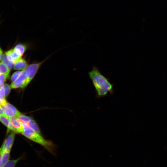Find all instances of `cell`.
<instances>
[{
	"label": "cell",
	"instance_id": "cell-1",
	"mask_svg": "<svg viewBox=\"0 0 167 167\" xmlns=\"http://www.w3.org/2000/svg\"><path fill=\"white\" fill-rule=\"evenodd\" d=\"M88 75L94 87L96 98L99 99L106 96L109 94H113V84L96 66H93Z\"/></svg>",
	"mask_w": 167,
	"mask_h": 167
},
{
	"label": "cell",
	"instance_id": "cell-2",
	"mask_svg": "<svg viewBox=\"0 0 167 167\" xmlns=\"http://www.w3.org/2000/svg\"><path fill=\"white\" fill-rule=\"evenodd\" d=\"M24 131L21 134L26 138L44 147L49 152L55 155V146L50 141L45 139L27 124L22 123Z\"/></svg>",
	"mask_w": 167,
	"mask_h": 167
},
{
	"label": "cell",
	"instance_id": "cell-3",
	"mask_svg": "<svg viewBox=\"0 0 167 167\" xmlns=\"http://www.w3.org/2000/svg\"><path fill=\"white\" fill-rule=\"evenodd\" d=\"M43 62V61L30 64L27 66L24 69L27 74V79L25 84V87L33 78Z\"/></svg>",
	"mask_w": 167,
	"mask_h": 167
},
{
	"label": "cell",
	"instance_id": "cell-4",
	"mask_svg": "<svg viewBox=\"0 0 167 167\" xmlns=\"http://www.w3.org/2000/svg\"><path fill=\"white\" fill-rule=\"evenodd\" d=\"M0 106L3 114L8 118L14 117H17L21 114L15 107L7 102Z\"/></svg>",
	"mask_w": 167,
	"mask_h": 167
},
{
	"label": "cell",
	"instance_id": "cell-5",
	"mask_svg": "<svg viewBox=\"0 0 167 167\" xmlns=\"http://www.w3.org/2000/svg\"><path fill=\"white\" fill-rule=\"evenodd\" d=\"M26 79V73L24 70L22 71L21 74L18 78L15 81L11 83L10 85L11 88L15 89L18 88H25Z\"/></svg>",
	"mask_w": 167,
	"mask_h": 167
},
{
	"label": "cell",
	"instance_id": "cell-6",
	"mask_svg": "<svg viewBox=\"0 0 167 167\" xmlns=\"http://www.w3.org/2000/svg\"><path fill=\"white\" fill-rule=\"evenodd\" d=\"M15 137V134L14 133H11L9 135L0 148L2 151H7L11 152Z\"/></svg>",
	"mask_w": 167,
	"mask_h": 167
},
{
	"label": "cell",
	"instance_id": "cell-7",
	"mask_svg": "<svg viewBox=\"0 0 167 167\" xmlns=\"http://www.w3.org/2000/svg\"><path fill=\"white\" fill-rule=\"evenodd\" d=\"M10 122L16 131L17 133L22 134L24 131V127L22 122L16 117L9 118Z\"/></svg>",
	"mask_w": 167,
	"mask_h": 167
},
{
	"label": "cell",
	"instance_id": "cell-8",
	"mask_svg": "<svg viewBox=\"0 0 167 167\" xmlns=\"http://www.w3.org/2000/svg\"><path fill=\"white\" fill-rule=\"evenodd\" d=\"M0 121L9 130L14 132L17 133L16 130L12 125L9 118L4 114L0 115Z\"/></svg>",
	"mask_w": 167,
	"mask_h": 167
},
{
	"label": "cell",
	"instance_id": "cell-9",
	"mask_svg": "<svg viewBox=\"0 0 167 167\" xmlns=\"http://www.w3.org/2000/svg\"><path fill=\"white\" fill-rule=\"evenodd\" d=\"M8 60L10 61L16 62L21 58L14 49H11L6 53Z\"/></svg>",
	"mask_w": 167,
	"mask_h": 167
},
{
	"label": "cell",
	"instance_id": "cell-10",
	"mask_svg": "<svg viewBox=\"0 0 167 167\" xmlns=\"http://www.w3.org/2000/svg\"><path fill=\"white\" fill-rule=\"evenodd\" d=\"M26 61L23 58H20L15 62L14 69L15 70H24L27 66Z\"/></svg>",
	"mask_w": 167,
	"mask_h": 167
},
{
	"label": "cell",
	"instance_id": "cell-11",
	"mask_svg": "<svg viewBox=\"0 0 167 167\" xmlns=\"http://www.w3.org/2000/svg\"><path fill=\"white\" fill-rule=\"evenodd\" d=\"M25 156L22 155L16 159L9 160L5 164L1 167H15L17 163L19 161L23 160L25 158Z\"/></svg>",
	"mask_w": 167,
	"mask_h": 167
},
{
	"label": "cell",
	"instance_id": "cell-12",
	"mask_svg": "<svg viewBox=\"0 0 167 167\" xmlns=\"http://www.w3.org/2000/svg\"><path fill=\"white\" fill-rule=\"evenodd\" d=\"M11 87L7 84H2L0 86V95L5 97L9 94L11 90Z\"/></svg>",
	"mask_w": 167,
	"mask_h": 167
},
{
	"label": "cell",
	"instance_id": "cell-13",
	"mask_svg": "<svg viewBox=\"0 0 167 167\" xmlns=\"http://www.w3.org/2000/svg\"><path fill=\"white\" fill-rule=\"evenodd\" d=\"M10 153V152L9 151H2L0 167L3 165L9 160Z\"/></svg>",
	"mask_w": 167,
	"mask_h": 167
},
{
	"label": "cell",
	"instance_id": "cell-14",
	"mask_svg": "<svg viewBox=\"0 0 167 167\" xmlns=\"http://www.w3.org/2000/svg\"><path fill=\"white\" fill-rule=\"evenodd\" d=\"M14 49L19 55L22 56L26 50V47L24 44H19L15 46Z\"/></svg>",
	"mask_w": 167,
	"mask_h": 167
},
{
	"label": "cell",
	"instance_id": "cell-15",
	"mask_svg": "<svg viewBox=\"0 0 167 167\" xmlns=\"http://www.w3.org/2000/svg\"><path fill=\"white\" fill-rule=\"evenodd\" d=\"M27 124L36 132L41 134L40 131L38 126L33 119L31 120Z\"/></svg>",
	"mask_w": 167,
	"mask_h": 167
},
{
	"label": "cell",
	"instance_id": "cell-16",
	"mask_svg": "<svg viewBox=\"0 0 167 167\" xmlns=\"http://www.w3.org/2000/svg\"><path fill=\"white\" fill-rule=\"evenodd\" d=\"M17 117L22 122L26 124H27L32 119L31 117L25 115L22 113Z\"/></svg>",
	"mask_w": 167,
	"mask_h": 167
},
{
	"label": "cell",
	"instance_id": "cell-17",
	"mask_svg": "<svg viewBox=\"0 0 167 167\" xmlns=\"http://www.w3.org/2000/svg\"><path fill=\"white\" fill-rule=\"evenodd\" d=\"M10 70L4 64L0 63V73L9 74Z\"/></svg>",
	"mask_w": 167,
	"mask_h": 167
},
{
	"label": "cell",
	"instance_id": "cell-18",
	"mask_svg": "<svg viewBox=\"0 0 167 167\" xmlns=\"http://www.w3.org/2000/svg\"><path fill=\"white\" fill-rule=\"evenodd\" d=\"M9 74L0 73V86L2 85L8 76Z\"/></svg>",
	"mask_w": 167,
	"mask_h": 167
},
{
	"label": "cell",
	"instance_id": "cell-19",
	"mask_svg": "<svg viewBox=\"0 0 167 167\" xmlns=\"http://www.w3.org/2000/svg\"><path fill=\"white\" fill-rule=\"evenodd\" d=\"M21 71H18L15 72L12 75L11 79L12 82L16 80L20 75Z\"/></svg>",
	"mask_w": 167,
	"mask_h": 167
},
{
	"label": "cell",
	"instance_id": "cell-20",
	"mask_svg": "<svg viewBox=\"0 0 167 167\" xmlns=\"http://www.w3.org/2000/svg\"><path fill=\"white\" fill-rule=\"evenodd\" d=\"M7 102L5 97L0 95V106L4 105Z\"/></svg>",
	"mask_w": 167,
	"mask_h": 167
},
{
	"label": "cell",
	"instance_id": "cell-21",
	"mask_svg": "<svg viewBox=\"0 0 167 167\" xmlns=\"http://www.w3.org/2000/svg\"><path fill=\"white\" fill-rule=\"evenodd\" d=\"M2 54V51L1 49H0V61L1 59Z\"/></svg>",
	"mask_w": 167,
	"mask_h": 167
},
{
	"label": "cell",
	"instance_id": "cell-22",
	"mask_svg": "<svg viewBox=\"0 0 167 167\" xmlns=\"http://www.w3.org/2000/svg\"><path fill=\"white\" fill-rule=\"evenodd\" d=\"M3 114V113L2 109V108L0 106V115Z\"/></svg>",
	"mask_w": 167,
	"mask_h": 167
},
{
	"label": "cell",
	"instance_id": "cell-23",
	"mask_svg": "<svg viewBox=\"0 0 167 167\" xmlns=\"http://www.w3.org/2000/svg\"><path fill=\"white\" fill-rule=\"evenodd\" d=\"M1 153H2V151L0 149V162H1Z\"/></svg>",
	"mask_w": 167,
	"mask_h": 167
},
{
	"label": "cell",
	"instance_id": "cell-24",
	"mask_svg": "<svg viewBox=\"0 0 167 167\" xmlns=\"http://www.w3.org/2000/svg\"><path fill=\"white\" fill-rule=\"evenodd\" d=\"M2 22V21H0V24H1ZM0 49H1L0 48Z\"/></svg>",
	"mask_w": 167,
	"mask_h": 167
}]
</instances>
